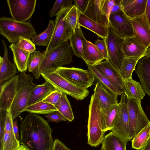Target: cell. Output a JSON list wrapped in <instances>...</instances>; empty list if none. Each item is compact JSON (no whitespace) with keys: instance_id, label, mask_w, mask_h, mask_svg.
<instances>
[{"instance_id":"obj_1","label":"cell","mask_w":150,"mask_h":150,"mask_svg":"<svg viewBox=\"0 0 150 150\" xmlns=\"http://www.w3.org/2000/svg\"><path fill=\"white\" fill-rule=\"evenodd\" d=\"M53 131L48 122L37 114H28L20 125V143L28 150H52Z\"/></svg>"},{"instance_id":"obj_2","label":"cell","mask_w":150,"mask_h":150,"mask_svg":"<svg viewBox=\"0 0 150 150\" xmlns=\"http://www.w3.org/2000/svg\"><path fill=\"white\" fill-rule=\"evenodd\" d=\"M44 52V57L39 67L41 75L55 72L57 68L70 64L74 54L68 41L47 52Z\"/></svg>"},{"instance_id":"obj_3","label":"cell","mask_w":150,"mask_h":150,"mask_svg":"<svg viewBox=\"0 0 150 150\" xmlns=\"http://www.w3.org/2000/svg\"><path fill=\"white\" fill-rule=\"evenodd\" d=\"M0 34L11 44H16L20 37L31 40L37 33L30 21L18 22L2 16L0 18Z\"/></svg>"},{"instance_id":"obj_4","label":"cell","mask_w":150,"mask_h":150,"mask_svg":"<svg viewBox=\"0 0 150 150\" xmlns=\"http://www.w3.org/2000/svg\"><path fill=\"white\" fill-rule=\"evenodd\" d=\"M101 109L98 101L94 94L92 95L89 106L87 125V143L92 147L98 146L105 137L100 119Z\"/></svg>"},{"instance_id":"obj_5","label":"cell","mask_w":150,"mask_h":150,"mask_svg":"<svg viewBox=\"0 0 150 150\" xmlns=\"http://www.w3.org/2000/svg\"><path fill=\"white\" fill-rule=\"evenodd\" d=\"M19 78L18 89L10 109L13 121L28 106L31 94L38 86L33 83L31 75L27 74L25 72H21Z\"/></svg>"},{"instance_id":"obj_6","label":"cell","mask_w":150,"mask_h":150,"mask_svg":"<svg viewBox=\"0 0 150 150\" xmlns=\"http://www.w3.org/2000/svg\"><path fill=\"white\" fill-rule=\"evenodd\" d=\"M47 81L51 84L56 90L70 96L77 100H83L89 94L87 88L75 85L59 75L56 71L41 74Z\"/></svg>"},{"instance_id":"obj_7","label":"cell","mask_w":150,"mask_h":150,"mask_svg":"<svg viewBox=\"0 0 150 150\" xmlns=\"http://www.w3.org/2000/svg\"><path fill=\"white\" fill-rule=\"evenodd\" d=\"M127 110L129 121V136L134 138L150 122L142 109L141 102L128 98Z\"/></svg>"},{"instance_id":"obj_8","label":"cell","mask_w":150,"mask_h":150,"mask_svg":"<svg viewBox=\"0 0 150 150\" xmlns=\"http://www.w3.org/2000/svg\"><path fill=\"white\" fill-rule=\"evenodd\" d=\"M70 8L63 9L56 16L53 33L44 52H47L63 42L68 41L74 33L72 28L64 19Z\"/></svg>"},{"instance_id":"obj_9","label":"cell","mask_w":150,"mask_h":150,"mask_svg":"<svg viewBox=\"0 0 150 150\" xmlns=\"http://www.w3.org/2000/svg\"><path fill=\"white\" fill-rule=\"evenodd\" d=\"M56 71L73 84L84 88L91 86L95 81L93 75L88 69L62 67L57 68Z\"/></svg>"},{"instance_id":"obj_10","label":"cell","mask_w":150,"mask_h":150,"mask_svg":"<svg viewBox=\"0 0 150 150\" xmlns=\"http://www.w3.org/2000/svg\"><path fill=\"white\" fill-rule=\"evenodd\" d=\"M124 40V39L115 33L109 23L107 36L104 40L107 48L108 59L117 70L121 67L125 57L121 47V44Z\"/></svg>"},{"instance_id":"obj_11","label":"cell","mask_w":150,"mask_h":150,"mask_svg":"<svg viewBox=\"0 0 150 150\" xmlns=\"http://www.w3.org/2000/svg\"><path fill=\"white\" fill-rule=\"evenodd\" d=\"M128 98L125 93L121 95L118 104V115L113 128L111 130L127 144L130 141L129 121L127 110Z\"/></svg>"},{"instance_id":"obj_12","label":"cell","mask_w":150,"mask_h":150,"mask_svg":"<svg viewBox=\"0 0 150 150\" xmlns=\"http://www.w3.org/2000/svg\"><path fill=\"white\" fill-rule=\"evenodd\" d=\"M36 0H7V3L11 18L15 21L25 22L34 13Z\"/></svg>"},{"instance_id":"obj_13","label":"cell","mask_w":150,"mask_h":150,"mask_svg":"<svg viewBox=\"0 0 150 150\" xmlns=\"http://www.w3.org/2000/svg\"><path fill=\"white\" fill-rule=\"evenodd\" d=\"M109 23L115 33L123 39L133 37L132 25L129 18L122 10L111 14Z\"/></svg>"},{"instance_id":"obj_14","label":"cell","mask_w":150,"mask_h":150,"mask_svg":"<svg viewBox=\"0 0 150 150\" xmlns=\"http://www.w3.org/2000/svg\"><path fill=\"white\" fill-rule=\"evenodd\" d=\"M19 84L18 74L2 85L0 84V109L7 110L10 109L16 94Z\"/></svg>"},{"instance_id":"obj_15","label":"cell","mask_w":150,"mask_h":150,"mask_svg":"<svg viewBox=\"0 0 150 150\" xmlns=\"http://www.w3.org/2000/svg\"><path fill=\"white\" fill-rule=\"evenodd\" d=\"M133 31V37L147 48L150 47V25L145 14L130 18Z\"/></svg>"},{"instance_id":"obj_16","label":"cell","mask_w":150,"mask_h":150,"mask_svg":"<svg viewBox=\"0 0 150 150\" xmlns=\"http://www.w3.org/2000/svg\"><path fill=\"white\" fill-rule=\"evenodd\" d=\"M101 74L111 81L122 94L124 92V81L118 70L115 68L108 59L93 66Z\"/></svg>"},{"instance_id":"obj_17","label":"cell","mask_w":150,"mask_h":150,"mask_svg":"<svg viewBox=\"0 0 150 150\" xmlns=\"http://www.w3.org/2000/svg\"><path fill=\"white\" fill-rule=\"evenodd\" d=\"M103 0H89L88 6L83 14L97 23L108 27L109 18L102 9Z\"/></svg>"},{"instance_id":"obj_18","label":"cell","mask_w":150,"mask_h":150,"mask_svg":"<svg viewBox=\"0 0 150 150\" xmlns=\"http://www.w3.org/2000/svg\"><path fill=\"white\" fill-rule=\"evenodd\" d=\"M121 47L125 57L141 59L147 55V48L134 37L124 39Z\"/></svg>"},{"instance_id":"obj_19","label":"cell","mask_w":150,"mask_h":150,"mask_svg":"<svg viewBox=\"0 0 150 150\" xmlns=\"http://www.w3.org/2000/svg\"><path fill=\"white\" fill-rule=\"evenodd\" d=\"M1 41L4 49L3 57L0 56V82L5 81L16 76L17 67L11 63L8 57L7 46L4 40Z\"/></svg>"},{"instance_id":"obj_20","label":"cell","mask_w":150,"mask_h":150,"mask_svg":"<svg viewBox=\"0 0 150 150\" xmlns=\"http://www.w3.org/2000/svg\"><path fill=\"white\" fill-rule=\"evenodd\" d=\"M135 71L144 92L150 96V57L146 56L141 58Z\"/></svg>"},{"instance_id":"obj_21","label":"cell","mask_w":150,"mask_h":150,"mask_svg":"<svg viewBox=\"0 0 150 150\" xmlns=\"http://www.w3.org/2000/svg\"><path fill=\"white\" fill-rule=\"evenodd\" d=\"M93 91L101 109L118 104V96L110 92L100 83H96Z\"/></svg>"},{"instance_id":"obj_22","label":"cell","mask_w":150,"mask_h":150,"mask_svg":"<svg viewBox=\"0 0 150 150\" xmlns=\"http://www.w3.org/2000/svg\"><path fill=\"white\" fill-rule=\"evenodd\" d=\"M147 0H121L122 9L130 18H134L145 14Z\"/></svg>"},{"instance_id":"obj_23","label":"cell","mask_w":150,"mask_h":150,"mask_svg":"<svg viewBox=\"0 0 150 150\" xmlns=\"http://www.w3.org/2000/svg\"><path fill=\"white\" fill-rule=\"evenodd\" d=\"M82 59L86 64L94 66L105 59L95 44L86 40L83 42Z\"/></svg>"},{"instance_id":"obj_24","label":"cell","mask_w":150,"mask_h":150,"mask_svg":"<svg viewBox=\"0 0 150 150\" xmlns=\"http://www.w3.org/2000/svg\"><path fill=\"white\" fill-rule=\"evenodd\" d=\"M118 104L100 110V119L102 130L105 132L113 128L118 115Z\"/></svg>"},{"instance_id":"obj_25","label":"cell","mask_w":150,"mask_h":150,"mask_svg":"<svg viewBox=\"0 0 150 150\" xmlns=\"http://www.w3.org/2000/svg\"><path fill=\"white\" fill-rule=\"evenodd\" d=\"M124 92L128 98L140 102L145 94L139 83L132 78L124 81Z\"/></svg>"},{"instance_id":"obj_26","label":"cell","mask_w":150,"mask_h":150,"mask_svg":"<svg viewBox=\"0 0 150 150\" xmlns=\"http://www.w3.org/2000/svg\"><path fill=\"white\" fill-rule=\"evenodd\" d=\"M80 26L83 27L96 34L98 36L104 40L108 33V27L100 24L81 13L79 18Z\"/></svg>"},{"instance_id":"obj_27","label":"cell","mask_w":150,"mask_h":150,"mask_svg":"<svg viewBox=\"0 0 150 150\" xmlns=\"http://www.w3.org/2000/svg\"><path fill=\"white\" fill-rule=\"evenodd\" d=\"M9 47L13 52V61L18 70L20 72H25L30 53L19 48L16 44H11Z\"/></svg>"},{"instance_id":"obj_28","label":"cell","mask_w":150,"mask_h":150,"mask_svg":"<svg viewBox=\"0 0 150 150\" xmlns=\"http://www.w3.org/2000/svg\"><path fill=\"white\" fill-rule=\"evenodd\" d=\"M55 90L53 86L47 81L42 84L38 85L31 94L28 106L42 101Z\"/></svg>"},{"instance_id":"obj_29","label":"cell","mask_w":150,"mask_h":150,"mask_svg":"<svg viewBox=\"0 0 150 150\" xmlns=\"http://www.w3.org/2000/svg\"><path fill=\"white\" fill-rule=\"evenodd\" d=\"M86 40L79 24L69 40L74 54L81 59L83 55V42Z\"/></svg>"},{"instance_id":"obj_30","label":"cell","mask_w":150,"mask_h":150,"mask_svg":"<svg viewBox=\"0 0 150 150\" xmlns=\"http://www.w3.org/2000/svg\"><path fill=\"white\" fill-rule=\"evenodd\" d=\"M102 144L103 150H126L127 144L112 131L105 136Z\"/></svg>"},{"instance_id":"obj_31","label":"cell","mask_w":150,"mask_h":150,"mask_svg":"<svg viewBox=\"0 0 150 150\" xmlns=\"http://www.w3.org/2000/svg\"><path fill=\"white\" fill-rule=\"evenodd\" d=\"M140 59L138 58L125 57L121 67L118 69L124 81L132 78V73Z\"/></svg>"},{"instance_id":"obj_32","label":"cell","mask_w":150,"mask_h":150,"mask_svg":"<svg viewBox=\"0 0 150 150\" xmlns=\"http://www.w3.org/2000/svg\"><path fill=\"white\" fill-rule=\"evenodd\" d=\"M88 69L90 71L93 75L95 81L100 83L107 90L117 96L122 95L113 83L107 78L101 74L96 68L92 66L86 64Z\"/></svg>"},{"instance_id":"obj_33","label":"cell","mask_w":150,"mask_h":150,"mask_svg":"<svg viewBox=\"0 0 150 150\" xmlns=\"http://www.w3.org/2000/svg\"><path fill=\"white\" fill-rule=\"evenodd\" d=\"M44 55V52L42 53L36 50L31 53L30 56L28 69L29 72L32 73L36 79H39L41 75L39 72V67Z\"/></svg>"},{"instance_id":"obj_34","label":"cell","mask_w":150,"mask_h":150,"mask_svg":"<svg viewBox=\"0 0 150 150\" xmlns=\"http://www.w3.org/2000/svg\"><path fill=\"white\" fill-rule=\"evenodd\" d=\"M55 24V21L50 20L47 28L43 32L33 37L31 39L33 42L38 46L47 47L51 39Z\"/></svg>"},{"instance_id":"obj_35","label":"cell","mask_w":150,"mask_h":150,"mask_svg":"<svg viewBox=\"0 0 150 150\" xmlns=\"http://www.w3.org/2000/svg\"><path fill=\"white\" fill-rule=\"evenodd\" d=\"M57 111L58 110L54 105L42 101L27 106L23 112L48 115Z\"/></svg>"},{"instance_id":"obj_36","label":"cell","mask_w":150,"mask_h":150,"mask_svg":"<svg viewBox=\"0 0 150 150\" xmlns=\"http://www.w3.org/2000/svg\"><path fill=\"white\" fill-rule=\"evenodd\" d=\"M55 106L67 120L71 122L74 120V113L66 94L62 93L60 99Z\"/></svg>"},{"instance_id":"obj_37","label":"cell","mask_w":150,"mask_h":150,"mask_svg":"<svg viewBox=\"0 0 150 150\" xmlns=\"http://www.w3.org/2000/svg\"><path fill=\"white\" fill-rule=\"evenodd\" d=\"M13 131H5L3 137L0 141V150H16L20 146Z\"/></svg>"},{"instance_id":"obj_38","label":"cell","mask_w":150,"mask_h":150,"mask_svg":"<svg viewBox=\"0 0 150 150\" xmlns=\"http://www.w3.org/2000/svg\"><path fill=\"white\" fill-rule=\"evenodd\" d=\"M150 137V122L132 139V148L140 150L144 146Z\"/></svg>"},{"instance_id":"obj_39","label":"cell","mask_w":150,"mask_h":150,"mask_svg":"<svg viewBox=\"0 0 150 150\" xmlns=\"http://www.w3.org/2000/svg\"><path fill=\"white\" fill-rule=\"evenodd\" d=\"M82 13L76 6L74 4L64 17V19L72 28L74 32L77 25L79 23V18Z\"/></svg>"},{"instance_id":"obj_40","label":"cell","mask_w":150,"mask_h":150,"mask_svg":"<svg viewBox=\"0 0 150 150\" xmlns=\"http://www.w3.org/2000/svg\"><path fill=\"white\" fill-rule=\"evenodd\" d=\"M72 0H57L49 12L50 17L57 16L63 9L67 8H70L72 5Z\"/></svg>"},{"instance_id":"obj_41","label":"cell","mask_w":150,"mask_h":150,"mask_svg":"<svg viewBox=\"0 0 150 150\" xmlns=\"http://www.w3.org/2000/svg\"><path fill=\"white\" fill-rule=\"evenodd\" d=\"M16 44L19 48L30 54L36 49L35 45L31 40L22 37H20Z\"/></svg>"},{"instance_id":"obj_42","label":"cell","mask_w":150,"mask_h":150,"mask_svg":"<svg viewBox=\"0 0 150 150\" xmlns=\"http://www.w3.org/2000/svg\"><path fill=\"white\" fill-rule=\"evenodd\" d=\"M62 93L58 90L52 91L42 101L55 106L58 102L62 95Z\"/></svg>"},{"instance_id":"obj_43","label":"cell","mask_w":150,"mask_h":150,"mask_svg":"<svg viewBox=\"0 0 150 150\" xmlns=\"http://www.w3.org/2000/svg\"><path fill=\"white\" fill-rule=\"evenodd\" d=\"M49 122L58 123L61 121H65L66 118L58 110L44 116Z\"/></svg>"},{"instance_id":"obj_44","label":"cell","mask_w":150,"mask_h":150,"mask_svg":"<svg viewBox=\"0 0 150 150\" xmlns=\"http://www.w3.org/2000/svg\"><path fill=\"white\" fill-rule=\"evenodd\" d=\"M95 44L99 51L106 59H108V54L106 45L104 40L98 39L95 42Z\"/></svg>"},{"instance_id":"obj_45","label":"cell","mask_w":150,"mask_h":150,"mask_svg":"<svg viewBox=\"0 0 150 150\" xmlns=\"http://www.w3.org/2000/svg\"><path fill=\"white\" fill-rule=\"evenodd\" d=\"M8 110L0 109V141L5 132V127Z\"/></svg>"},{"instance_id":"obj_46","label":"cell","mask_w":150,"mask_h":150,"mask_svg":"<svg viewBox=\"0 0 150 150\" xmlns=\"http://www.w3.org/2000/svg\"><path fill=\"white\" fill-rule=\"evenodd\" d=\"M114 0H103L102 10L104 14L109 18L112 9L114 4Z\"/></svg>"},{"instance_id":"obj_47","label":"cell","mask_w":150,"mask_h":150,"mask_svg":"<svg viewBox=\"0 0 150 150\" xmlns=\"http://www.w3.org/2000/svg\"><path fill=\"white\" fill-rule=\"evenodd\" d=\"M13 122L10 109L8 110L5 127V131H13Z\"/></svg>"},{"instance_id":"obj_48","label":"cell","mask_w":150,"mask_h":150,"mask_svg":"<svg viewBox=\"0 0 150 150\" xmlns=\"http://www.w3.org/2000/svg\"><path fill=\"white\" fill-rule=\"evenodd\" d=\"M89 0H74V4L81 12L83 13L88 5Z\"/></svg>"},{"instance_id":"obj_49","label":"cell","mask_w":150,"mask_h":150,"mask_svg":"<svg viewBox=\"0 0 150 150\" xmlns=\"http://www.w3.org/2000/svg\"><path fill=\"white\" fill-rule=\"evenodd\" d=\"M52 150H71L58 139L54 140Z\"/></svg>"},{"instance_id":"obj_50","label":"cell","mask_w":150,"mask_h":150,"mask_svg":"<svg viewBox=\"0 0 150 150\" xmlns=\"http://www.w3.org/2000/svg\"><path fill=\"white\" fill-rule=\"evenodd\" d=\"M114 4L110 14L122 10L121 0H114Z\"/></svg>"},{"instance_id":"obj_51","label":"cell","mask_w":150,"mask_h":150,"mask_svg":"<svg viewBox=\"0 0 150 150\" xmlns=\"http://www.w3.org/2000/svg\"><path fill=\"white\" fill-rule=\"evenodd\" d=\"M13 129L16 139L18 140H19L20 138L19 134L17 120H15L13 122Z\"/></svg>"},{"instance_id":"obj_52","label":"cell","mask_w":150,"mask_h":150,"mask_svg":"<svg viewBox=\"0 0 150 150\" xmlns=\"http://www.w3.org/2000/svg\"><path fill=\"white\" fill-rule=\"evenodd\" d=\"M145 14L150 25V0H147Z\"/></svg>"},{"instance_id":"obj_53","label":"cell","mask_w":150,"mask_h":150,"mask_svg":"<svg viewBox=\"0 0 150 150\" xmlns=\"http://www.w3.org/2000/svg\"><path fill=\"white\" fill-rule=\"evenodd\" d=\"M140 150H150V137L144 146Z\"/></svg>"},{"instance_id":"obj_54","label":"cell","mask_w":150,"mask_h":150,"mask_svg":"<svg viewBox=\"0 0 150 150\" xmlns=\"http://www.w3.org/2000/svg\"><path fill=\"white\" fill-rule=\"evenodd\" d=\"M16 150H28L23 146L20 145L19 147Z\"/></svg>"},{"instance_id":"obj_55","label":"cell","mask_w":150,"mask_h":150,"mask_svg":"<svg viewBox=\"0 0 150 150\" xmlns=\"http://www.w3.org/2000/svg\"><path fill=\"white\" fill-rule=\"evenodd\" d=\"M146 54L147 56L150 57V47L147 49Z\"/></svg>"},{"instance_id":"obj_56","label":"cell","mask_w":150,"mask_h":150,"mask_svg":"<svg viewBox=\"0 0 150 150\" xmlns=\"http://www.w3.org/2000/svg\"><path fill=\"white\" fill-rule=\"evenodd\" d=\"M99 150H102V149H100Z\"/></svg>"}]
</instances>
